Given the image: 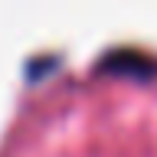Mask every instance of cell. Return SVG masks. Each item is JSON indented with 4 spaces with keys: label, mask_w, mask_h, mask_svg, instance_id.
Masks as SVG:
<instances>
[{
    "label": "cell",
    "mask_w": 157,
    "mask_h": 157,
    "mask_svg": "<svg viewBox=\"0 0 157 157\" xmlns=\"http://www.w3.org/2000/svg\"><path fill=\"white\" fill-rule=\"evenodd\" d=\"M101 75H131V78H154L157 75V56L134 52V49H111L98 62Z\"/></svg>",
    "instance_id": "cell-1"
}]
</instances>
